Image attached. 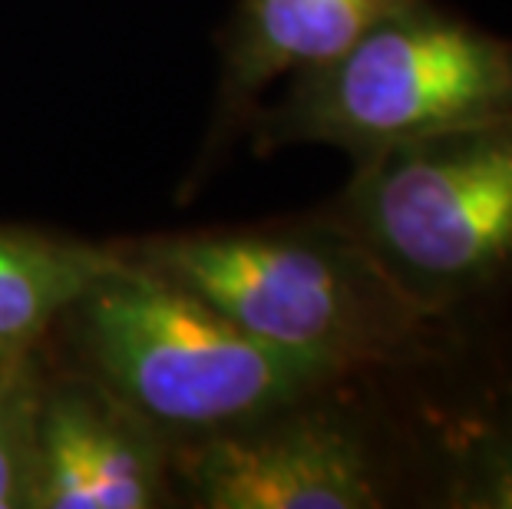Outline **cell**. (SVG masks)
Wrapping results in <instances>:
<instances>
[{"instance_id": "obj_7", "label": "cell", "mask_w": 512, "mask_h": 509, "mask_svg": "<svg viewBox=\"0 0 512 509\" xmlns=\"http://www.w3.org/2000/svg\"><path fill=\"white\" fill-rule=\"evenodd\" d=\"M440 344L460 384L430 437V503L512 509V324H440Z\"/></svg>"}, {"instance_id": "obj_2", "label": "cell", "mask_w": 512, "mask_h": 509, "mask_svg": "<svg viewBox=\"0 0 512 509\" xmlns=\"http://www.w3.org/2000/svg\"><path fill=\"white\" fill-rule=\"evenodd\" d=\"M70 314L106 387L143 420L166 427H235L357 374L255 338L136 258H123Z\"/></svg>"}, {"instance_id": "obj_9", "label": "cell", "mask_w": 512, "mask_h": 509, "mask_svg": "<svg viewBox=\"0 0 512 509\" xmlns=\"http://www.w3.org/2000/svg\"><path fill=\"white\" fill-rule=\"evenodd\" d=\"M119 262L106 248L0 229V354L30 348Z\"/></svg>"}, {"instance_id": "obj_8", "label": "cell", "mask_w": 512, "mask_h": 509, "mask_svg": "<svg viewBox=\"0 0 512 509\" xmlns=\"http://www.w3.org/2000/svg\"><path fill=\"white\" fill-rule=\"evenodd\" d=\"M407 0H242L225 43L228 100H252L344 47Z\"/></svg>"}, {"instance_id": "obj_4", "label": "cell", "mask_w": 512, "mask_h": 509, "mask_svg": "<svg viewBox=\"0 0 512 509\" xmlns=\"http://www.w3.org/2000/svg\"><path fill=\"white\" fill-rule=\"evenodd\" d=\"M503 113H512V37L407 0L337 57L294 73L255 126L265 149L314 143L364 162Z\"/></svg>"}, {"instance_id": "obj_5", "label": "cell", "mask_w": 512, "mask_h": 509, "mask_svg": "<svg viewBox=\"0 0 512 509\" xmlns=\"http://www.w3.org/2000/svg\"><path fill=\"white\" fill-rule=\"evenodd\" d=\"M351 377L265 417L212 430L185 457L195 500L209 509L387 506L394 483L377 433L344 397Z\"/></svg>"}, {"instance_id": "obj_3", "label": "cell", "mask_w": 512, "mask_h": 509, "mask_svg": "<svg viewBox=\"0 0 512 509\" xmlns=\"http://www.w3.org/2000/svg\"><path fill=\"white\" fill-rule=\"evenodd\" d=\"M136 262L255 338L357 374L403 361L437 328L334 212L291 229L152 242Z\"/></svg>"}, {"instance_id": "obj_10", "label": "cell", "mask_w": 512, "mask_h": 509, "mask_svg": "<svg viewBox=\"0 0 512 509\" xmlns=\"http://www.w3.org/2000/svg\"><path fill=\"white\" fill-rule=\"evenodd\" d=\"M43 384L30 348L0 357V509H30Z\"/></svg>"}, {"instance_id": "obj_11", "label": "cell", "mask_w": 512, "mask_h": 509, "mask_svg": "<svg viewBox=\"0 0 512 509\" xmlns=\"http://www.w3.org/2000/svg\"><path fill=\"white\" fill-rule=\"evenodd\" d=\"M0 357H4V354H0Z\"/></svg>"}, {"instance_id": "obj_1", "label": "cell", "mask_w": 512, "mask_h": 509, "mask_svg": "<svg viewBox=\"0 0 512 509\" xmlns=\"http://www.w3.org/2000/svg\"><path fill=\"white\" fill-rule=\"evenodd\" d=\"M433 324L512 311V113L354 162L331 209Z\"/></svg>"}, {"instance_id": "obj_6", "label": "cell", "mask_w": 512, "mask_h": 509, "mask_svg": "<svg viewBox=\"0 0 512 509\" xmlns=\"http://www.w3.org/2000/svg\"><path fill=\"white\" fill-rule=\"evenodd\" d=\"M113 391L43 387L30 509H149L162 500L152 437Z\"/></svg>"}]
</instances>
